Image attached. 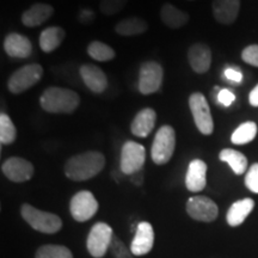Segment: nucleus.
Wrapping results in <instances>:
<instances>
[{
  "label": "nucleus",
  "mask_w": 258,
  "mask_h": 258,
  "mask_svg": "<svg viewBox=\"0 0 258 258\" xmlns=\"http://www.w3.org/2000/svg\"><path fill=\"white\" fill-rule=\"evenodd\" d=\"M66 36V31L60 27H50L44 29L40 36V48L44 53H51L60 47Z\"/></svg>",
  "instance_id": "nucleus-23"
},
{
  "label": "nucleus",
  "mask_w": 258,
  "mask_h": 258,
  "mask_svg": "<svg viewBox=\"0 0 258 258\" xmlns=\"http://www.w3.org/2000/svg\"><path fill=\"white\" fill-rule=\"evenodd\" d=\"M163 67L156 61H147L140 67L139 73V91L143 95H152L160 89L163 83Z\"/></svg>",
  "instance_id": "nucleus-10"
},
{
  "label": "nucleus",
  "mask_w": 258,
  "mask_h": 258,
  "mask_svg": "<svg viewBox=\"0 0 258 258\" xmlns=\"http://www.w3.org/2000/svg\"><path fill=\"white\" fill-rule=\"evenodd\" d=\"M54 14V8L44 3H36L31 5L22 15V23L28 28H35L47 22Z\"/></svg>",
  "instance_id": "nucleus-20"
},
{
  "label": "nucleus",
  "mask_w": 258,
  "mask_h": 258,
  "mask_svg": "<svg viewBox=\"0 0 258 258\" xmlns=\"http://www.w3.org/2000/svg\"><path fill=\"white\" fill-rule=\"evenodd\" d=\"M224 76L226 77V79L230 80L232 83H240L241 80H243V73H241L238 69H234V67H228V69H226Z\"/></svg>",
  "instance_id": "nucleus-35"
},
{
  "label": "nucleus",
  "mask_w": 258,
  "mask_h": 258,
  "mask_svg": "<svg viewBox=\"0 0 258 258\" xmlns=\"http://www.w3.org/2000/svg\"><path fill=\"white\" fill-rule=\"evenodd\" d=\"M97 211H98V202L91 191L82 190L71 199L70 212L76 221H88L96 214Z\"/></svg>",
  "instance_id": "nucleus-9"
},
{
  "label": "nucleus",
  "mask_w": 258,
  "mask_h": 258,
  "mask_svg": "<svg viewBox=\"0 0 258 258\" xmlns=\"http://www.w3.org/2000/svg\"><path fill=\"white\" fill-rule=\"evenodd\" d=\"M254 208V201L252 199H243L239 201L234 202L228 209L227 215V224L232 226V227H237L243 224L249 217V214L253 211Z\"/></svg>",
  "instance_id": "nucleus-21"
},
{
  "label": "nucleus",
  "mask_w": 258,
  "mask_h": 258,
  "mask_svg": "<svg viewBox=\"0 0 258 258\" xmlns=\"http://www.w3.org/2000/svg\"><path fill=\"white\" fill-rule=\"evenodd\" d=\"M95 17H96L95 12L91 11V10L83 9L82 11L79 12V17H78V19H79L80 23H83V24H90V23H91V22L93 21V19H95Z\"/></svg>",
  "instance_id": "nucleus-36"
},
{
  "label": "nucleus",
  "mask_w": 258,
  "mask_h": 258,
  "mask_svg": "<svg viewBox=\"0 0 258 258\" xmlns=\"http://www.w3.org/2000/svg\"><path fill=\"white\" fill-rule=\"evenodd\" d=\"M245 185L246 188L254 194H258V163L251 165L249 171L245 176Z\"/></svg>",
  "instance_id": "nucleus-32"
},
{
  "label": "nucleus",
  "mask_w": 258,
  "mask_h": 258,
  "mask_svg": "<svg viewBox=\"0 0 258 258\" xmlns=\"http://www.w3.org/2000/svg\"><path fill=\"white\" fill-rule=\"evenodd\" d=\"M240 10V0H214L212 11L219 23L230 25L238 18Z\"/></svg>",
  "instance_id": "nucleus-18"
},
{
  "label": "nucleus",
  "mask_w": 258,
  "mask_h": 258,
  "mask_svg": "<svg viewBox=\"0 0 258 258\" xmlns=\"http://www.w3.org/2000/svg\"><path fill=\"white\" fill-rule=\"evenodd\" d=\"M42 76H43V67L41 64H27L11 74L8 80V89L10 92L19 95L36 85L41 80Z\"/></svg>",
  "instance_id": "nucleus-5"
},
{
  "label": "nucleus",
  "mask_w": 258,
  "mask_h": 258,
  "mask_svg": "<svg viewBox=\"0 0 258 258\" xmlns=\"http://www.w3.org/2000/svg\"><path fill=\"white\" fill-rule=\"evenodd\" d=\"M241 59L251 66L258 67V44H251L245 48L241 53Z\"/></svg>",
  "instance_id": "nucleus-33"
},
{
  "label": "nucleus",
  "mask_w": 258,
  "mask_h": 258,
  "mask_svg": "<svg viewBox=\"0 0 258 258\" xmlns=\"http://www.w3.org/2000/svg\"><path fill=\"white\" fill-rule=\"evenodd\" d=\"M185 208L189 217L196 221L212 222L219 215L217 203L207 196H192L186 202Z\"/></svg>",
  "instance_id": "nucleus-11"
},
{
  "label": "nucleus",
  "mask_w": 258,
  "mask_h": 258,
  "mask_svg": "<svg viewBox=\"0 0 258 258\" xmlns=\"http://www.w3.org/2000/svg\"><path fill=\"white\" fill-rule=\"evenodd\" d=\"M22 218L34 228L35 231L46 234H54L62 227V221L59 215L40 211L31 205L24 203L21 208Z\"/></svg>",
  "instance_id": "nucleus-3"
},
{
  "label": "nucleus",
  "mask_w": 258,
  "mask_h": 258,
  "mask_svg": "<svg viewBox=\"0 0 258 258\" xmlns=\"http://www.w3.org/2000/svg\"><path fill=\"white\" fill-rule=\"evenodd\" d=\"M148 30L147 22L143 18L131 17L118 22L115 27V31L121 36H137Z\"/></svg>",
  "instance_id": "nucleus-24"
},
{
  "label": "nucleus",
  "mask_w": 258,
  "mask_h": 258,
  "mask_svg": "<svg viewBox=\"0 0 258 258\" xmlns=\"http://www.w3.org/2000/svg\"><path fill=\"white\" fill-rule=\"evenodd\" d=\"M88 54L93 60L101 61H110L116 56L115 50L110 46L101 41H93L88 46Z\"/></svg>",
  "instance_id": "nucleus-27"
},
{
  "label": "nucleus",
  "mask_w": 258,
  "mask_h": 258,
  "mask_svg": "<svg viewBox=\"0 0 258 258\" xmlns=\"http://www.w3.org/2000/svg\"><path fill=\"white\" fill-rule=\"evenodd\" d=\"M80 97L73 90L51 86L41 95L40 104L50 114H72L79 106Z\"/></svg>",
  "instance_id": "nucleus-2"
},
{
  "label": "nucleus",
  "mask_w": 258,
  "mask_h": 258,
  "mask_svg": "<svg viewBox=\"0 0 258 258\" xmlns=\"http://www.w3.org/2000/svg\"><path fill=\"white\" fill-rule=\"evenodd\" d=\"M105 166L104 154L98 151H88L77 154L64 164V175L67 178L82 182L98 175Z\"/></svg>",
  "instance_id": "nucleus-1"
},
{
  "label": "nucleus",
  "mask_w": 258,
  "mask_h": 258,
  "mask_svg": "<svg viewBox=\"0 0 258 258\" xmlns=\"http://www.w3.org/2000/svg\"><path fill=\"white\" fill-rule=\"evenodd\" d=\"M114 238L112 228L105 222H97L92 226L91 231L88 235V246L89 253L95 258H102L108 252L110 244Z\"/></svg>",
  "instance_id": "nucleus-7"
},
{
  "label": "nucleus",
  "mask_w": 258,
  "mask_h": 258,
  "mask_svg": "<svg viewBox=\"0 0 258 258\" xmlns=\"http://www.w3.org/2000/svg\"><path fill=\"white\" fill-rule=\"evenodd\" d=\"M218 103H220L222 106H230L232 103L235 101V95L231 90L228 89H221L218 92Z\"/></svg>",
  "instance_id": "nucleus-34"
},
{
  "label": "nucleus",
  "mask_w": 258,
  "mask_h": 258,
  "mask_svg": "<svg viewBox=\"0 0 258 258\" xmlns=\"http://www.w3.org/2000/svg\"><path fill=\"white\" fill-rule=\"evenodd\" d=\"M128 0H101L99 10L103 15L114 16L124 9Z\"/></svg>",
  "instance_id": "nucleus-30"
},
{
  "label": "nucleus",
  "mask_w": 258,
  "mask_h": 258,
  "mask_svg": "<svg viewBox=\"0 0 258 258\" xmlns=\"http://www.w3.org/2000/svg\"><path fill=\"white\" fill-rule=\"evenodd\" d=\"M176 148V132L171 125H163L154 137L151 156L157 165L169 163Z\"/></svg>",
  "instance_id": "nucleus-4"
},
{
  "label": "nucleus",
  "mask_w": 258,
  "mask_h": 258,
  "mask_svg": "<svg viewBox=\"0 0 258 258\" xmlns=\"http://www.w3.org/2000/svg\"><path fill=\"white\" fill-rule=\"evenodd\" d=\"M17 137V131L14 122L11 121L9 115L2 112L0 115V143L2 145H10L16 140Z\"/></svg>",
  "instance_id": "nucleus-29"
},
{
  "label": "nucleus",
  "mask_w": 258,
  "mask_h": 258,
  "mask_svg": "<svg viewBox=\"0 0 258 258\" xmlns=\"http://www.w3.org/2000/svg\"><path fill=\"white\" fill-rule=\"evenodd\" d=\"M256 135L257 124L252 121H249L240 124L239 127L235 129L231 137V141L234 145H245L251 143L256 138Z\"/></svg>",
  "instance_id": "nucleus-26"
},
{
  "label": "nucleus",
  "mask_w": 258,
  "mask_h": 258,
  "mask_svg": "<svg viewBox=\"0 0 258 258\" xmlns=\"http://www.w3.org/2000/svg\"><path fill=\"white\" fill-rule=\"evenodd\" d=\"M189 106L191 110L194 122L203 135H211L214 131V122L211 114V108L201 92H194L189 97Z\"/></svg>",
  "instance_id": "nucleus-6"
},
{
  "label": "nucleus",
  "mask_w": 258,
  "mask_h": 258,
  "mask_svg": "<svg viewBox=\"0 0 258 258\" xmlns=\"http://www.w3.org/2000/svg\"><path fill=\"white\" fill-rule=\"evenodd\" d=\"M84 84L95 93L104 92L108 88V78L105 73L96 64L85 63L79 70Z\"/></svg>",
  "instance_id": "nucleus-15"
},
{
  "label": "nucleus",
  "mask_w": 258,
  "mask_h": 258,
  "mask_svg": "<svg viewBox=\"0 0 258 258\" xmlns=\"http://www.w3.org/2000/svg\"><path fill=\"white\" fill-rule=\"evenodd\" d=\"M154 244V231L150 222L143 221L138 225L131 250L134 256H144L151 252Z\"/></svg>",
  "instance_id": "nucleus-13"
},
{
  "label": "nucleus",
  "mask_w": 258,
  "mask_h": 258,
  "mask_svg": "<svg viewBox=\"0 0 258 258\" xmlns=\"http://www.w3.org/2000/svg\"><path fill=\"white\" fill-rule=\"evenodd\" d=\"M249 101L252 106H258V84L252 89V91L250 92Z\"/></svg>",
  "instance_id": "nucleus-38"
},
{
  "label": "nucleus",
  "mask_w": 258,
  "mask_h": 258,
  "mask_svg": "<svg viewBox=\"0 0 258 258\" xmlns=\"http://www.w3.org/2000/svg\"><path fill=\"white\" fill-rule=\"evenodd\" d=\"M110 250L114 258H134V254L129 247L125 246V244L121 239H118L116 235L112 238L110 244Z\"/></svg>",
  "instance_id": "nucleus-31"
},
{
  "label": "nucleus",
  "mask_w": 258,
  "mask_h": 258,
  "mask_svg": "<svg viewBox=\"0 0 258 258\" xmlns=\"http://www.w3.org/2000/svg\"><path fill=\"white\" fill-rule=\"evenodd\" d=\"M3 173L15 183H23L31 179L35 169L30 161L19 157H11L2 165Z\"/></svg>",
  "instance_id": "nucleus-12"
},
{
  "label": "nucleus",
  "mask_w": 258,
  "mask_h": 258,
  "mask_svg": "<svg viewBox=\"0 0 258 258\" xmlns=\"http://www.w3.org/2000/svg\"><path fill=\"white\" fill-rule=\"evenodd\" d=\"M145 160H146V150L143 145L135 141L124 143L121 151L120 169L122 173L131 176L143 170Z\"/></svg>",
  "instance_id": "nucleus-8"
},
{
  "label": "nucleus",
  "mask_w": 258,
  "mask_h": 258,
  "mask_svg": "<svg viewBox=\"0 0 258 258\" xmlns=\"http://www.w3.org/2000/svg\"><path fill=\"white\" fill-rule=\"evenodd\" d=\"M157 114L152 108H145L135 115L132 122L131 131L138 138H146L152 133L156 125Z\"/></svg>",
  "instance_id": "nucleus-19"
},
{
  "label": "nucleus",
  "mask_w": 258,
  "mask_h": 258,
  "mask_svg": "<svg viewBox=\"0 0 258 258\" xmlns=\"http://www.w3.org/2000/svg\"><path fill=\"white\" fill-rule=\"evenodd\" d=\"M219 159L227 163L231 166L232 171L238 176L243 175L247 169V158L239 151L232 150V148H225L219 154Z\"/></svg>",
  "instance_id": "nucleus-25"
},
{
  "label": "nucleus",
  "mask_w": 258,
  "mask_h": 258,
  "mask_svg": "<svg viewBox=\"0 0 258 258\" xmlns=\"http://www.w3.org/2000/svg\"><path fill=\"white\" fill-rule=\"evenodd\" d=\"M160 18L163 23L170 29H179L188 23L189 15L180 11L175 5L166 3L161 6Z\"/></svg>",
  "instance_id": "nucleus-22"
},
{
  "label": "nucleus",
  "mask_w": 258,
  "mask_h": 258,
  "mask_svg": "<svg viewBox=\"0 0 258 258\" xmlns=\"http://www.w3.org/2000/svg\"><path fill=\"white\" fill-rule=\"evenodd\" d=\"M4 50L9 56L25 59L32 53V44L30 40L18 32H12L4 40Z\"/></svg>",
  "instance_id": "nucleus-17"
},
{
  "label": "nucleus",
  "mask_w": 258,
  "mask_h": 258,
  "mask_svg": "<svg viewBox=\"0 0 258 258\" xmlns=\"http://www.w3.org/2000/svg\"><path fill=\"white\" fill-rule=\"evenodd\" d=\"M35 258H73L69 247L63 245H43L36 251Z\"/></svg>",
  "instance_id": "nucleus-28"
},
{
  "label": "nucleus",
  "mask_w": 258,
  "mask_h": 258,
  "mask_svg": "<svg viewBox=\"0 0 258 258\" xmlns=\"http://www.w3.org/2000/svg\"><path fill=\"white\" fill-rule=\"evenodd\" d=\"M188 60L194 72L206 73L211 69L212 64V50L207 44L195 43L189 48Z\"/></svg>",
  "instance_id": "nucleus-16"
},
{
  "label": "nucleus",
  "mask_w": 258,
  "mask_h": 258,
  "mask_svg": "<svg viewBox=\"0 0 258 258\" xmlns=\"http://www.w3.org/2000/svg\"><path fill=\"white\" fill-rule=\"evenodd\" d=\"M207 185V164L201 159L190 161L185 175V186L189 191L200 192Z\"/></svg>",
  "instance_id": "nucleus-14"
},
{
  "label": "nucleus",
  "mask_w": 258,
  "mask_h": 258,
  "mask_svg": "<svg viewBox=\"0 0 258 258\" xmlns=\"http://www.w3.org/2000/svg\"><path fill=\"white\" fill-rule=\"evenodd\" d=\"M131 180H132V183H133V184H135V185H138V186L143 185V183H144L143 170L138 171V172H135V173H133V175H131Z\"/></svg>",
  "instance_id": "nucleus-37"
}]
</instances>
